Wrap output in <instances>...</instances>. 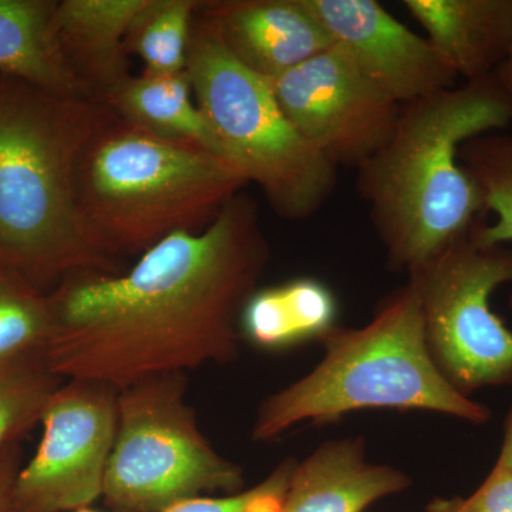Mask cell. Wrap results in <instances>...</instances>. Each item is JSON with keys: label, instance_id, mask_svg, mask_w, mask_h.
<instances>
[{"label": "cell", "instance_id": "obj_1", "mask_svg": "<svg viewBox=\"0 0 512 512\" xmlns=\"http://www.w3.org/2000/svg\"><path fill=\"white\" fill-rule=\"evenodd\" d=\"M269 261L258 204L244 191L200 232H178L116 274H83L50 295L45 350L63 380L113 387L225 363Z\"/></svg>", "mask_w": 512, "mask_h": 512}, {"label": "cell", "instance_id": "obj_2", "mask_svg": "<svg viewBox=\"0 0 512 512\" xmlns=\"http://www.w3.org/2000/svg\"><path fill=\"white\" fill-rule=\"evenodd\" d=\"M113 116L100 101L0 76V256L29 279L123 271L77 200L84 153Z\"/></svg>", "mask_w": 512, "mask_h": 512}, {"label": "cell", "instance_id": "obj_3", "mask_svg": "<svg viewBox=\"0 0 512 512\" xmlns=\"http://www.w3.org/2000/svg\"><path fill=\"white\" fill-rule=\"evenodd\" d=\"M511 124L512 110L491 77L400 107L386 143L356 170L357 192L390 265L414 271L487 215L458 154L471 138Z\"/></svg>", "mask_w": 512, "mask_h": 512}, {"label": "cell", "instance_id": "obj_4", "mask_svg": "<svg viewBox=\"0 0 512 512\" xmlns=\"http://www.w3.org/2000/svg\"><path fill=\"white\" fill-rule=\"evenodd\" d=\"M245 185L225 158L114 113L84 153L77 200L87 231L119 261L178 232L207 228Z\"/></svg>", "mask_w": 512, "mask_h": 512}, {"label": "cell", "instance_id": "obj_5", "mask_svg": "<svg viewBox=\"0 0 512 512\" xmlns=\"http://www.w3.org/2000/svg\"><path fill=\"white\" fill-rule=\"evenodd\" d=\"M326 355L308 376L269 397L254 426L266 441L305 420L362 409H419L483 424L491 412L458 392L431 356L417 293L404 286L360 329L323 336Z\"/></svg>", "mask_w": 512, "mask_h": 512}, {"label": "cell", "instance_id": "obj_6", "mask_svg": "<svg viewBox=\"0 0 512 512\" xmlns=\"http://www.w3.org/2000/svg\"><path fill=\"white\" fill-rule=\"evenodd\" d=\"M202 3L187 62L195 103L225 160L247 184L258 185L272 211L285 220H306L332 197L338 168L296 130L268 80L229 53Z\"/></svg>", "mask_w": 512, "mask_h": 512}, {"label": "cell", "instance_id": "obj_7", "mask_svg": "<svg viewBox=\"0 0 512 512\" xmlns=\"http://www.w3.org/2000/svg\"><path fill=\"white\" fill-rule=\"evenodd\" d=\"M187 377L119 390V424L103 498L114 512H164L202 494L241 488L242 471L205 439L185 400Z\"/></svg>", "mask_w": 512, "mask_h": 512}, {"label": "cell", "instance_id": "obj_8", "mask_svg": "<svg viewBox=\"0 0 512 512\" xmlns=\"http://www.w3.org/2000/svg\"><path fill=\"white\" fill-rule=\"evenodd\" d=\"M477 222L409 272L431 356L448 382L466 396L481 387L512 384V330L490 303L498 286L512 284V249L484 244Z\"/></svg>", "mask_w": 512, "mask_h": 512}, {"label": "cell", "instance_id": "obj_9", "mask_svg": "<svg viewBox=\"0 0 512 512\" xmlns=\"http://www.w3.org/2000/svg\"><path fill=\"white\" fill-rule=\"evenodd\" d=\"M66 382L47 404L35 457L16 477V512H76L103 497L119 392L99 383Z\"/></svg>", "mask_w": 512, "mask_h": 512}, {"label": "cell", "instance_id": "obj_10", "mask_svg": "<svg viewBox=\"0 0 512 512\" xmlns=\"http://www.w3.org/2000/svg\"><path fill=\"white\" fill-rule=\"evenodd\" d=\"M268 82L296 130L336 168L357 170L369 160L392 134L402 107L333 45Z\"/></svg>", "mask_w": 512, "mask_h": 512}, {"label": "cell", "instance_id": "obj_11", "mask_svg": "<svg viewBox=\"0 0 512 512\" xmlns=\"http://www.w3.org/2000/svg\"><path fill=\"white\" fill-rule=\"evenodd\" d=\"M333 46L394 103L457 86V77L426 37L394 18L376 0H305Z\"/></svg>", "mask_w": 512, "mask_h": 512}, {"label": "cell", "instance_id": "obj_12", "mask_svg": "<svg viewBox=\"0 0 512 512\" xmlns=\"http://www.w3.org/2000/svg\"><path fill=\"white\" fill-rule=\"evenodd\" d=\"M248 512H363L407 487L390 467L367 463L362 444L329 443L301 464L285 463L266 478Z\"/></svg>", "mask_w": 512, "mask_h": 512}, {"label": "cell", "instance_id": "obj_13", "mask_svg": "<svg viewBox=\"0 0 512 512\" xmlns=\"http://www.w3.org/2000/svg\"><path fill=\"white\" fill-rule=\"evenodd\" d=\"M239 63L275 79L332 47L305 0H211L202 3Z\"/></svg>", "mask_w": 512, "mask_h": 512}, {"label": "cell", "instance_id": "obj_14", "mask_svg": "<svg viewBox=\"0 0 512 512\" xmlns=\"http://www.w3.org/2000/svg\"><path fill=\"white\" fill-rule=\"evenodd\" d=\"M403 6L463 83L490 79L512 52V0H404Z\"/></svg>", "mask_w": 512, "mask_h": 512}, {"label": "cell", "instance_id": "obj_15", "mask_svg": "<svg viewBox=\"0 0 512 512\" xmlns=\"http://www.w3.org/2000/svg\"><path fill=\"white\" fill-rule=\"evenodd\" d=\"M146 0H62L53 30L67 69L89 99H104L131 76L126 37Z\"/></svg>", "mask_w": 512, "mask_h": 512}, {"label": "cell", "instance_id": "obj_16", "mask_svg": "<svg viewBox=\"0 0 512 512\" xmlns=\"http://www.w3.org/2000/svg\"><path fill=\"white\" fill-rule=\"evenodd\" d=\"M103 104L134 126L225 158L210 124L195 103L187 70L174 74H131Z\"/></svg>", "mask_w": 512, "mask_h": 512}, {"label": "cell", "instance_id": "obj_17", "mask_svg": "<svg viewBox=\"0 0 512 512\" xmlns=\"http://www.w3.org/2000/svg\"><path fill=\"white\" fill-rule=\"evenodd\" d=\"M56 5L49 0H0V76L87 97L57 47Z\"/></svg>", "mask_w": 512, "mask_h": 512}, {"label": "cell", "instance_id": "obj_18", "mask_svg": "<svg viewBox=\"0 0 512 512\" xmlns=\"http://www.w3.org/2000/svg\"><path fill=\"white\" fill-rule=\"evenodd\" d=\"M336 299L313 278H299L256 289L242 308L239 330L255 345L286 348L302 340L323 338L335 326Z\"/></svg>", "mask_w": 512, "mask_h": 512}, {"label": "cell", "instance_id": "obj_19", "mask_svg": "<svg viewBox=\"0 0 512 512\" xmlns=\"http://www.w3.org/2000/svg\"><path fill=\"white\" fill-rule=\"evenodd\" d=\"M201 2L146 0L131 22L126 37L128 55H136L150 74L187 70L192 25Z\"/></svg>", "mask_w": 512, "mask_h": 512}, {"label": "cell", "instance_id": "obj_20", "mask_svg": "<svg viewBox=\"0 0 512 512\" xmlns=\"http://www.w3.org/2000/svg\"><path fill=\"white\" fill-rule=\"evenodd\" d=\"M460 163L471 175L481 195L485 214L494 215L493 224L485 217L477 222L478 238L488 245L512 242V136L505 131L483 134L466 141L460 148ZM512 309V295L510 298Z\"/></svg>", "mask_w": 512, "mask_h": 512}, {"label": "cell", "instance_id": "obj_21", "mask_svg": "<svg viewBox=\"0 0 512 512\" xmlns=\"http://www.w3.org/2000/svg\"><path fill=\"white\" fill-rule=\"evenodd\" d=\"M62 382V377L50 369L45 353L0 360V456L42 421Z\"/></svg>", "mask_w": 512, "mask_h": 512}, {"label": "cell", "instance_id": "obj_22", "mask_svg": "<svg viewBox=\"0 0 512 512\" xmlns=\"http://www.w3.org/2000/svg\"><path fill=\"white\" fill-rule=\"evenodd\" d=\"M52 333L50 296L0 256V360L45 353Z\"/></svg>", "mask_w": 512, "mask_h": 512}, {"label": "cell", "instance_id": "obj_23", "mask_svg": "<svg viewBox=\"0 0 512 512\" xmlns=\"http://www.w3.org/2000/svg\"><path fill=\"white\" fill-rule=\"evenodd\" d=\"M427 512H512V471L497 466L468 498L436 500Z\"/></svg>", "mask_w": 512, "mask_h": 512}, {"label": "cell", "instance_id": "obj_24", "mask_svg": "<svg viewBox=\"0 0 512 512\" xmlns=\"http://www.w3.org/2000/svg\"><path fill=\"white\" fill-rule=\"evenodd\" d=\"M266 481L251 490L228 495V497H195L173 505L164 512H248L259 494L265 490Z\"/></svg>", "mask_w": 512, "mask_h": 512}, {"label": "cell", "instance_id": "obj_25", "mask_svg": "<svg viewBox=\"0 0 512 512\" xmlns=\"http://www.w3.org/2000/svg\"><path fill=\"white\" fill-rule=\"evenodd\" d=\"M19 468L10 450L0 456V512H16L15 483Z\"/></svg>", "mask_w": 512, "mask_h": 512}, {"label": "cell", "instance_id": "obj_26", "mask_svg": "<svg viewBox=\"0 0 512 512\" xmlns=\"http://www.w3.org/2000/svg\"><path fill=\"white\" fill-rule=\"evenodd\" d=\"M491 80H493L497 89L500 90L501 96L504 97L512 110V52L495 70Z\"/></svg>", "mask_w": 512, "mask_h": 512}, {"label": "cell", "instance_id": "obj_27", "mask_svg": "<svg viewBox=\"0 0 512 512\" xmlns=\"http://www.w3.org/2000/svg\"><path fill=\"white\" fill-rule=\"evenodd\" d=\"M497 466L508 468V470L512 471V410L508 414L507 423H505L503 447H501Z\"/></svg>", "mask_w": 512, "mask_h": 512}, {"label": "cell", "instance_id": "obj_28", "mask_svg": "<svg viewBox=\"0 0 512 512\" xmlns=\"http://www.w3.org/2000/svg\"><path fill=\"white\" fill-rule=\"evenodd\" d=\"M76 512H97V511H94L92 510V508H83V510H79V511H76Z\"/></svg>", "mask_w": 512, "mask_h": 512}]
</instances>
